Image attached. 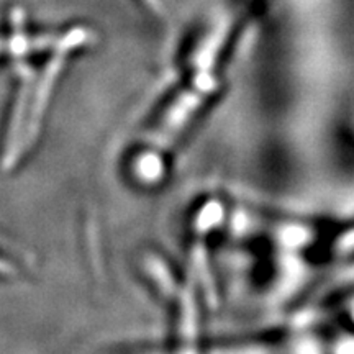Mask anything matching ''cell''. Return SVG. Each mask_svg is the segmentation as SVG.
<instances>
[]
</instances>
